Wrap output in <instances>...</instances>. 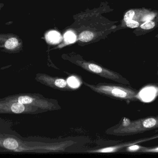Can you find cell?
Instances as JSON below:
<instances>
[{
	"mask_svg": "<svg viewBox=\"0 0 158 158\" xmlns=\"http://www.w3.org/2000/svg\"><path fill=\"white\" fill-rule=\"evenodd\" d=\"M158 129V116H150L135 120L124 119L113 133L121 136L135 135Z\"/></svg>",
	"mask_w": 158,
	"mask_h": 158,
	"instance_id": "cell-2",
	"label": "cell"
},
{
	"mask_svg": "<svg viewBox=\"0 0 158 158\" xmlns=\"http://www.w3.org/2000/svg\"><path fill=\"white\" fill-rule=\"evenodd\" d=\"M96 36V34L90 31H84L80 33L79 40L83 42H87L94 40Z\"/></svg>",
	"mask_w": 158,
	"mask_h": 158,
	"instance_id": "cell-9",
	"label": "cell"
},
{
	"mask_svg": "<svg viewBox=\"0 0 158 158\" xmlns=\"http://www.w3.org/2000/svg\"><path fill=\"white\" fill-rule=\"evenodd\" d=\"M68 84L73 89L78 88L80 85L79 79L75 76H71L68 79Z\"/></svg>",
	"mask_w": 158,
	"mask_h": 158,
	"instance_id": "cell-11",
	"label": "cell"
},
{
	"mask_svg": "<svg viewBox=\"0 0 158 158\" xmlns=\"http://www.w3.org/2000/svg\"><path fill=\"white\" fill-rule=\"evenodd\" d=\"M135 15V11L134 10H130L127 11L124 15L123 21L124 22H126L129 20L132 19Z\"/></svg>",
	"mask_w": 158,
	"mask_h": 158,
	"instance_id": "cell-13",
	"label": "cell"
},
{
	"mask_svg": "<svg viewBox=\"0 0 158 158\" xmlns=\"http://www.w3.org/2000/svg\"><path fill=\"white\" fill-rule=\"evenodd\" d=\"M73 33H69L68 34H67L66 35V40L67 41H68L69 42H72V41H73V40H72V39H71V37H72V35H73Z\"/></svg>",
	"mask_w": 158,
	"mask_h": 158,
	"instance_id": "cell-16",
	"label": "cell"
},
{
	"mask_svg": "<svg viewBox=\"0 0 158 158\" xmlns=\"http://www.w3.org/2000/svg\"><path fill=\"white\" fill-rule=\"evenodd\" d=\"M4 99L8 101H16L24 105H30L37 107L43 110H53L60 108L56 105L53 100L44 98L41 96L30 94H20L9 96Z\"/></svg>",
	"mask_w": 158,
	"mask_h": 158,
	"instance_id": "cell-3",
	"label": "cell"
},
{
	"mask_svg": "<svg viewBox=\"0 0 158 158\" xmlns=\"http://www.w3.org/2000/svg\"><path fill=\"white\" fill-rule=\"evenodd\" d=\"M36 79L43 84L54 89L63 91L73 90V88L68 85L67 82L64 79L51 77L44 74H37Z\"/></svg>",
	"mask_w": 158,
	"mask_h": 158,
	"instance_id": "cell-6",
	"label": "cell"
},
{
	"mask_svg": "<svg viewBox=\"0 0 158 158\" xmlns=\"http://www.w3.org/2000/svg\"><path fill=\"white\" fill-rule=\"evenodd\" d=\"M19 45V40L15 37L9 38L6 42L5 47L8 50H14Z\"/></svg>",
	"mask_w": 158,
	"mask_h": 158,
	"instance_id": "cell-10",
	"label": "cell"
},
{
	"mask_svg": "<svg viewBox=\"0 0 158 158\" xmlns=\"http://www.w3.org/2000/svg\"><path fill=\"white\" fill-rule=\"evenodd\" d=\"M156 26V23L152 20H148L145 21L144 23L142 24L141 28L144 30H149L153 28Z\"/></svg>",
	"mask_w": 158,
	"mask_h": 158,
	"instance_id": "cell-12",
	"label": "cell"
},
{
	"mask_svg": "<svg viewBox=\"0 0 158 158\" xmlns=\"http://www.w3.org/2000/svg\"><path fill=\"white\" fill-rule=\"evenodd\" d=\"M124 23H125V25L127 27L131 28H138L139 26V22L136 20H134V19H131V20H128V21H127Z\"/></svg>",
	"mask_w": 158,
	"mask_h": 158,
	"instance_id": "cell-14",
	"label": "cell"
},
{
	"mask_svg": "<svg viewBox=\"0 0 158 158\" xmlns=\"http://www.w3.org/2000/svg\"><path fill=\"white\" fill-rule=\"evenodd\" d=\"M157 138H158V135H155V136L153 137H149V138L140 139V140L134 141V142H129V143L121 144L118 145L114 146L109 147H105V148H100V149H95V150H89V151H87V152L93 153H115V152L119 151L121 149L124 148V147H130L131 146H133L134 145L138 143L146 142V141H149V140H151L152 139Z\"/></svg>",
	"mask_w": 158,
	"mask_h": 158,
	"instance_id": "cell-8",
	"label": "cell"
},
{
	"mask_svg": "<svg viewBox=\"0 0 158 158\" xmlns=\"http://www.w3.org/2000/svg\"><path fill=\"white\" fill-rule=\"evenodd\" d=\"M0 147L15 152H26L37 149L35 147L27 146L25 143H22V141L10 136H3V138L0 136Z\"/></svg>",
	"mask_w": 158,
	"mask_h": 158,
	"instance_id": "cell-7",
	"label": "cell"
},
{
	"mask_svg": "<svg viewBox=\"0 0 158 158\" xmlns=\"http://www.w3.org/2000/svg\"><path fill=\"white\" fill-rule=\"evenodd\" d=\"M143 152H158V147H157V148H156V149H155V148H154V149H147V150H146H146H143Z\"/></svg>",
	"mask_w": 158,
	"mask_h": 158,
	"instance_id": "cell-17",
	"label": "cell"
},
{
	"mask_svg": "<svg viewBox=\"0 0 158 158\" xmlns=\"http://www.w3.org/2000/svg\"><path fill=\"white\" fill-rule=\"evenodd\" d=\"M76 64L91 73L99 75L103 78L112 80L118 83L125 85H130L129 81L117 72L111 71L97 64L84 60H77Z\"/></svg>",
	"mask_w": 158,
	"mask_h": 158,
	"instance_id": "cell-4",
	"label": "cell"
},
{
	"mask_svg": "<svg viewBox=\"0 0 158 158\" xmlns=\"http://www.w3.org/2000/svg\"><path fill=\"white\" fill-rule=\"evenodd\" d=\"M83 83L94 92L115 99L124 100L127 102H135L140 100L138 90L130 86L109 83H99L97 85H93L85 82Z\"/></svg>",
	"mask_w": 158,
	"mask_h": 158,
	"instance_id": "cell-1",
	"label": "cell"
},
{
	"mask_svg": "<svg viewBox=\"0 0 158 158\" xmlns=\"http://www.w3.org/2000/svg\"><path fill=\"white\" fill-rule=\"evenodd\" d=\"M155 15L154 14H150L148 15H145L142 18V20L143 21H147L148 20H151L154 18Z\"/></svg>",
	"mask_w": 158,
	"mask_h": 158,
	"instance_id": "cell-15",
	"label": "cell"
},
{
	"mask_svg": "<svg viewBox=\"0 0 158 158\" xmlns=\"http://www.w3.org/2000/svg\"><path fill=\"white\" fill-rule=\"evenodd\" d=\"M42 110L37 107L24 105L16 101L0 99V113L14 114H34Z\"/></svg>",
	"mask_w": 158,
	"mask_h": 158,
	"instance_id": "cell-5",
	"label": "cell"
},
{
	"mask_svg": "<svg viewBox=\"0 0 158 158\" xmlns=\"http://www.w3.org/2000/svg\"><path fill=\"white\" fill-rule=\"evenodd\" d=\"M157 75L158 78V65H157Z\"/></svg>",
	"mask_w": 158,
	"mask_h": 158,
	"instance_id": "cell-18",
	"label": "cell"
}]
</instances>
